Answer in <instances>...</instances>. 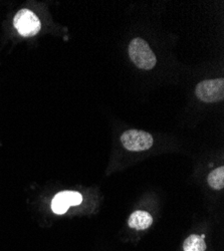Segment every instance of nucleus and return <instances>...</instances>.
Segmentation results:
<instances>
[{
    "label": "nucleus",
    "instance_id": "obj_7",
    "mask_svg": "<svg viewBox=\"0 0 224 251\" xmlns=\"http://www.w3.org/2000/svg\"><path fill=\"white\" fill-rule=\"evenodd\" d=\"M183 249L184 251H205L206 244L204 237L200 235H190L183 243Z\"/></svg>",
    "mask_w": 224,
    "mask_h": 251
},
{
    "label": "nucleus",
    "instance_id": "obj_1",
    "mask_svg": "<svg viewBox=\"0 0 224 251\" xmlns=\"http://www.w3.org/2000/svg\"><path fill=\"white\" fill-rule=\"evenodd\" d=\"M129 54L134 65L141 70H152L157 64L156 55L149 45L142 38L137 37L131 41Z\"/></svg>",
    "mask_w": 224,
    "mask_h": 251
},
{
    "label": "nucleus",
    "instance_id": "obj_8",
    "mask_svg": "<svg viewBox=\"0 0 224 251\" xmlns=\"http://www.w3.org/2000/svg\"><path fill=\"white\" fill-rule=\"evenodd\" d=\"M208 184L214 190H221L224 187V167H219L208 175Z\"/></svg>",
    "mask_w": 224,
    "mask_h": 251
},
{
    "label": "nucleus",
    "instance_id": "obj_2",
    "mask_svg": "<svg viewBox=\"0 0 224 251\" xmlns=\"http://www.w3.org/2000/svg\"><path fill=\"white\" fill-rule=\"evenodd\" d=\"M121 142L128 151L142 152L149 150L152 147L154 139L152 135L147 132L129 130L122 135Z\"/></svg>",
    "mask_w": 224,
    "mask_h": 251
},
{
    "label": "nucleus",
    "instance_id": "obj_4",
    "mask_svg": "<svg viewBox=\"0 0 224 251\" xmlns=\"http://www.w3.org/2000/svg\"><path fill=\"white\" fill-rule=\"evenodd\" d=\"M13 25L19 34L23 36L35 35L42 27L36 14L28 9H22L17 11L13 19Z\"/></svg>",
    "mask_w": 224,
    "mask_h": 251
},
{
    "label": "nucleus",
    "instance_id": "obj_3",
    "mask_svg": "<svg viewBox=\"0 0 224 251\" xmlns=\"http://www.w3.org/2000/svg\"><path fill=\"white\" fill-rule=\"evenodd\" d=\"M195 94L199 100L205 102H217L224 97V79H207L199 82Z\"/></svg>",
    "mask_w": 224,
    "mask_h": 251
},
{
    "label": "nucleus",
    "instance_id": "obj_6",
    "mask_svg": "<svg viewBox=\"0 0 224 251\" xmlns=\"http://www.w3.org/2000/svg\"><path fill=\"white\" fill-rule=\"evenodd\" d=\"M153 223V217L146 211H135L129 218L128 224L136 230H145Z\"/></svg>",
    "mask_w": 224,
    "mask_h": 251
},
{
    "label": "nucleus",
    "instance_id": "obj_5",
    "mask_svg": "<svg viewBox=\"0 0 224 251\" xmlns=\"http://www.w3.org/2000/svg\"><path fill=\"white\" fill-rule=\"evenodd\" d=\"M83 202V196L75 191L57 193L51 201V209L55 214H65L70 206H76Z\"/></svg>",
    "mask_w": 224,
    "mask_h": 251
}]
</instances>
